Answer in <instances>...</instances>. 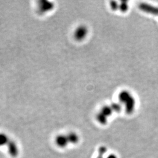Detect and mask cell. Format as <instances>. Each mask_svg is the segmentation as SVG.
I'll list each match as a JSON object with an SVG mask.
<instances>
[{
  "label": "cell",
  "mask_w": 158,
  "mask_h": 158,
  "mask_svg": "<svg viewBox=\"0 0 158 158\" xmlns=\"http://www.w3.org/2000/svg\"><path fill=\"white\" fill-rule=\"evenodd\" d=\"M117 158V156L115 155V154H113V153H111V154H110L109 155H108L107 156V158Z\"/></svg>",
  "instance_id": "9c48e42d"
},
{
  "label": "cell",
  "mask_w": 158,
  "mask_h": 158,
  "mask_svg": "<svg viewBox=\"0 0 158 158\" xmlns=\"http://www.w3.org/2000/svg\"><path fill=\"white\" fill-rule=\"evenodd\" d=\"M55 143L57 146L60 148H64L68 146V141L67 136L64 135H59L57 136L55 139Z\"/></svg>",
  "instance_id": "277c9868"
},
{
  "label": "cell",
  "mask_w": 158,
  "mask_h": 158,
  "mask_svg": "<svg viewBox=\"0 0 158 158\" xmlns=\"http://www.w3.org/2000/svg\"><path fill=\"white\" fill-rule=\"evenodd\" d=\"M139 8L142 11L158 16V7L146 3H141L139 4Z\"/></svg>",
  "instance_id": "7a4b0ae2"
},
{
  "label": "cell",
  "mask_w": 158,
  "mask_h": 158,
  "mask_svg": "<svg viewBox=\"0 0 158 158\" xmlns=\"http://www.w3.org/2000/svg\"><path fill=\"white\" fill-rule=\"evenodd\" d=\"M97 158H104V156H98Z\"/></svg>",
  "instance_id": "30bf717a"
},
{
  "label": "cell",
  "mask_w": 158,
  "mask_h": 158,
  "mask_svg": "<svg viewBox=\"0 0 158 158\" xmlns=\"http://www.w3.org/2000/svg\"><path fill=\"white\" fill-rule=\"evenodd\" d=\"M119 98L122 102L126 103V110L128 114H131L134 110L135 107V100L134 98L130 94V93L124 91L120 94Z\"/></svg>",
  "instance_id": "6da1fadb"
},
{
  "label": "cell",
  "mask_w": 158,
  "mask_h": 158,
  "mask_svg": "<svg viewBox=\"0 0 158 158\" xmlns=\"http://www.w3.org/2000/svg\"><path fill=\"white\" fill-rule=\"evenodd\" d=\"M68 141L69 143H73V144H76L78 143L79 141V136L77 135L74 132H70L69 134L67 135Z\"/></svg>",
  "instance_id": "8992f818"
},
{
  "label": "cell",
  "mask_w": 158,
  "mask_h": 158,
  "mask_svg": "<svg viewBox=\"0 0 158 158\" xmlns=\"http://www.w3.org/2000/svg\"><path fill=\"white\" fill-rule=\"evenodd\" d=\"M87 34V29L85 27H80L75 33V36L77 40H82Z\"/></svg>",
  "instance_id": "5b68a950"
},
{
  "label": "cell",
  "mask_w": 158,
  "mask_h": 158,
  "mask_svg": "<svg viewBox=\"0 0 158 158\" xmlns=\"http://www.w3.org/2000/svg\"><path fill=\"white\" fill-rule=\"evenodd\" d=\"M107 152V149L106 147L102 146L99 148L98 149V156H104V155Z\"/></svg>",
  "instance_id": "ba28073f"
},
{
  "label": "cell",
  "mask_w": 158,
  "mask_h": 158,
  "mask_svg": "<svg viewBox=\"0 0 158 158\" xmlns=\"http://www.w3.org/2000/svg\"><path fill=\"white\" fill-rule=\"evenodd\" d=\"M10 141V139L5 133L0 132V147L7 145Z\"/></svg>",
  "instance_id": "52a82bcc"
},
{
  "label": "cell",
  "mask_w": 158,
  "mask_h": 158,
  "mask_svg": "<svg viewBox=\"0 0 158 158\" xmlns=\"http://www.w3.org/2000/svg\"><path fill=\"white\" fill-rule=\"evenodd\" d=\"M7 147L8 153L12 157H17L19 153V149L15 142L13 140H10L7 144Z\"/></svg>",
  "instance_id": "3957f363"
}]
</instances>
